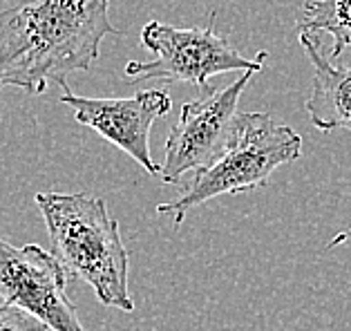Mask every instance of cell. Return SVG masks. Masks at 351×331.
<instances>
[{"mask_svg": "<svg viewBox=\"0 0 351 331\" xmlns=\"http://www.w3.org/2000/svg\"><path fill=\"white\" fill-rule=\"evenodd\" d=\"M58 101L72 110L76 121L130 155L148 175H159V166L150 155V128L173 108L168 90H141L134 97L99 99L79 97L63 88Z\"/></svg>", "mask_w": 351, "mask_h": 331, "instance_id": "obj_7", "label": "cell"}, {"mask_svg": "<svg viewBox=\"0 0 351 331\" xmlns=\"http://www.w3.org/2000/svg\"><path fill=\"white\" fill-rule=\"evenodd\" d=\"M255 72H242L224 90L213 88L182 108L179 121L170 128L166 159L159 175L166 184H179L186 173H202L224 150L237 117V103Z\"/></svg>", "mask_w": 351, "mask_h": 331, "instance_id": "obj_6", "label": "cell"}, {"mask_svg": "<svg viewBox=\"0 0 351 331\" xmlns=\"http://www.w3.org/2000/svg\"><path fill=\"white\" fill-rule=\"evenodd\" d=\"M34 201L65 273L90 284L106 307L134 311L128 289L130 258L106 201L90 193H38Z\"/></svg>", "mask_w": 351, "mask_h": 331, "instance_id": "obj_2", "label": "cell"}, {"mask_svg": "<svg viewBox=\"0 0 351 331\" xmlns=\"http://www.w3.org/2000/svg\"><path fill=\"white\" fill-rule=\"evenodd\" d=\"M302 152V137L267 112H237L224 150L175 201L159 204V215H173L179 228L186 213L219 195H239L260 188L280 166L295 161Z\"/></svg>", "mask_w": 351, "mask_h": 331, "instance_id": "obj_3", "label": "cell"}, {"mask_svg": "<svg viewBox=\"0 0 351 331\" xmlns=\"http://www.w3.org/2000/svg\"><path fill=\"white\" fill-rule=\"evenodd\" d=\"M300 45L313 65V90L306 101L311 123L322 132H351V67H338L324 58L313 34H300Z\"/></svg>", "mask_w": 351, "mask_h": 331, "instance_id": "obj_8", "label": "cell"}, {"mask_svg": "<svg viewBox=\"0 0 351 331\" xmlns=\"http://www.w3.org/2000/svg\"><path fill=\"white\" fill-rule=\"evenodd\" d=\"M65 273L52 253L38 244L14 246L0 237V298L36 316L54 331H85L72 300Z\"/></svg>", "mask_w": 351, "mask_h": 331, "instance_id": "obj_5", "label": "cell"}, {"mask_svg": "<svg viewBox=\"0 0 351 331\" xmlns=\"http://www.w3.org/2000/svg\"><path fill=\"white\" fill-rule=\"evenodd\" d=\"M119 34L110 0H19L0 12V90L38 97L52 83L90 70L101 43Z\"/></svg>", "mask_w": 351, "mask_h": 331, "instance_id": "obj_1", "label": "cell"}, {"mask_svg": "<svg viewBox=\"0 0 351 331\" xmlns=\"http://www.w3.org/2000/svg\"><path fill=\"white\" fill-rule=\"evenodd\" d=\"M300 34L324 32L333 38L331 58L351 49V0H311L298 19Z\"/></svg>", "mask_w": 351, "mask_h": 331, "instance_id": "obj_9", "label": "cell"}, {"mask_svg": "<svg viewBox=\"0 0 351 331\" xmlns=\"http://www.w3.org/2000/svg\"><path fill=\"white\" fill-rule=\"evenodd\" d=\"M0 331H52L36 316L12 304H0Z\"/></svg>", "mask_w": 351, "mask_h": 331, "instance_id": "obj_10", "label": "cell"}, {"mask_svg": "<svg viewBox=\"0 0 351 331\" xmlns=\"http://www.w3.org/2000/svg\"><path fill=\"white\" fill-rule=\"evenodd\" d=\"M175 27V25L150 21L141 29V45L150 49L152 61H130L125 65L128 83L161 81V83H191L199 95L213 90L210 79L224 72H260L267 52L246 58L228 38L219 36L213 27Z\"/></svg>", "mask_w": 351, "mask_h": 331, "instance_id": "obj_4", "label": "cell"}]
</instances>
